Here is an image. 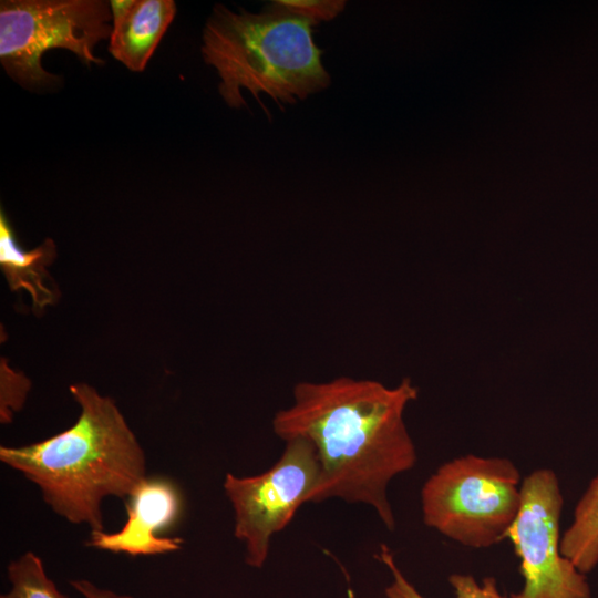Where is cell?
Returning <instances> with one entry per match:
<instances>
[{
    "instance_id": "obj_1",
    "label": "cell",
    "mask_w": 598,
    "mask_h": 598,
    "mask_svg": "<svg viewBox=\"0 0 598 598\" xmlns=\"http://www.w3.org/2000/svg\"><path fill=\"white\" fill-rule=\"evenodd\" d=\"M417 394L409 378L395 386L344 375L293 386L292 403L275 414L271 426L285 442L303 437L315 446L320 478L310 503L364 504L394 530L388 487L417 462L404 421Z\"/></svg>"
},
{
    "instance_id": "obj_2",
    "label": "cell",
    "mask_w": 598,
    "mask_h": 598,
    "mask_svg": "<svg viewBox=\"0 0 598 598\" xmlns=\"http://www.w3.org/2000/svg\"><path fill=\"white\" fill-rule=\"evenodd\" d=\"M70 392L81 409L72 426L29 445H2L0 461L35 484L55 514L104 530L103 499H127L147 477L146 457L111 398L86 383Z\"/></svg>"
},
{
    "instance_id": "obj_3",
    "label": "cell",
    "mask_w": 598,
    "mask_h": 598,
    "mask_svg": "<svg viewBox=\"0 0 598 598\" xmlns=\"http://www.w3.org/2000/svg\"><path fill=\"white\" fill-rule=\"evenodd\" d=\"M316 24L280 0L258 13L216 4L203 31L202 54L220 76L218 91L226 104L246 105L241 89L260 104L259 94H267L278 105L327 89L331 78L313 41Z\"/></svg>"
},
{
    "instance_id": "obj_4",
    "label": "cell",
    "mask_w": 598,
    "mask_h": 598,
    "mask_svg": "<svg viewBox=\"0 0 598 598\" xmlns=\"http://www.w3.org/2000/svg\"><path fill=\"white\" fill-rule=\"evenodd\" d=\"M522 482L506 457L450 460L421 488L423 523L464 547L489 548L507 539L520 508Z\"/></svg>"
},
{
    "instance_id": "obj_5",
    "label": "cell",
    "mask_w": 598,
    "mask_h": 598,
    "mask_svg": "<svg viewBox=\"0 0 598 598\" xmlns=\"http://www.w3.org/2000/svg\"><path fill=\"white\" fill-rule=\"evenodd\" d=\"M110 4L101 0H4L0 2V61L27 87L47 86L58 76L45 71L42 55L66 49L83 63L102 64L96 43L111 37Z\"/></svg>"
},
{
    "instance_id": "obj_6",
    "label": "cell",
    "mask_w": 598,
    "mask_h": 598,
    "mask_svg": "<svg viewBox=\"0 0 598 598\" xmlns=\"http://www.w3.org/2000/svg\"><path fill=\"white\" fill-rule=\"evenodd\" d=\"M319 478L317 451L303 437L286 441L281 456L260 474H226L223 487L234 512V535L245 547L248 566L264 567L272 537L310 503Z\"/></svg>"
},
{
    "instance_id": "obj_7",
    "label": "cell",
    "mask_w": 598,
    "mask_h": 598,
    "mask_svg": "<svg viewBox=\"0 0 598 598\" xmlns=\"http://www.w3.org/2000/svg\"><path fill=\"white\" fill-rule=\"evenodd\" d=\"M560 483L550 468H537L522 482V503L507 539L520 560L522 589L509 598H590L586 574L560 549Z\"/></svg>"
},
{
    "instance_id": "obj_8",
    "label": "cell",
    "mask_w": 598,
    "mask_h": 598,
    "mask_svg": "<svg viewBox=\"0 0 598 598\" xmlns=\"http://www.w3.org/2000/svg\"><path fill=\"white\" fill-rule=\"evenodd\" d=\"M183 508L178 487L165 477H146L127 498V518L114 533L91 532L87 546L130 556L166 554L181 549L179 537L157 533L174 525Z\"/></svg>"
},
{
    "instance_id": "obj_9",
    "label": "cell",
    "mask_w": 598,
    "mask_h": 598,
    "mask_svg": "<svg viewBox=\"0 0 598 598\" xmlns=\"http://www.w3.org/2000/svg\"><path fill=\"white\" fill-rule=\"evenodd\" d=\"M110 53L127 69L143 71L172 23L173 0H112Z\"/></svg>"
},
{
    "instance_id": "obj_10",
    "label": "cell",
    "mask_w": 598,
    "mask_h": 598,
    "mask_svg": "<svg viewBox=\"0 0 598 598\" xmlns=\"http://www.w3.org/2000/svg\"><path fill=\"white\" fill-rule=\"evenodd\" d=\"M56 256L54 241L47 238L32 250L19 246L16 233L3 209L0 210V266L13 291L24 290L31 298L33 307L43 309L56 299L53 290L47 287L49 278L47 266Z\"/></svg>"
},
{
    "instance_id": "obj_11",
    "label": "cell",
    "mask_w": 598,
    "mask_h": 598,
    "mask_svg": "<svg viewBox=\"0 0 598 598\" xmlns=\"http://www.w3.org/2000/svg\"><path fill=\"white\" fill-rule=\"evenodd\" d=\"M560 549L584 574L598 565V474L578 499L571 523L561 536Z\"/></svg>"
},
{
    "instance_id": "obj_12",
    "label": "cell",
    "mask_w": 598,
    "mask_h": 598,
    "mask_svg": "<svg viewBox=\"0 0 598 598\" xmlns=\"http://www.w3.org/2000/svg\"><path fill=\"white\" fill-rule=\"evenodd\" d=\"M378 557L392 575L385 588L386 598H424L402 574L389 546L382 544ZM448 581L456 598H508L499 591L494 577L477 582L472 575L452 574Z\"/></svg>"
},
{
    "instance_id": "obj_13",
    "label": "cell",
    "mask_w": 598,
    "mask_h": 598,
    "mask_svg": "<svg viewBox=\"0 0 598 598\" xmlns=\"http://www.w3.org/2000/svg\"><path fill=\"white\" fill-rule=\"evenodd\" d=\"M10 589L0 598H68L48 577L42 559L27 551L7 568Z\"/></svg>"
},
{
    "instance_id": "obj_14",
    "label": "cell",
    "mask_w": 598,
    "mask_h": 598,
    "mask_svg": "<svg viewBox=\"0 0 598 598\" xmlns=\"http://www.w3.org/2000/svg\"><path fill=\"white\" fill-rule=\"evenodd\" d=\"M288 8L307 16L315 22L330 21L334 19L346 7L341 0H280Z\"/></svg>"
},
{
    "instance_id": "obj_15",
    "label": "cell",
    "mask_w": 598,
    "mask_h": 598,
    "mask_svg": "<svg viewBox=\"0 0 598 598\" xmlns=\"http://www.w3.org/2000/svg\"><path fill=\"white\" fill-rule=\"evenodd\" d=\"M71 586L84 598H133L127 595H120L109 589H103L86 579L71 581Z\"/></svg>"
}]
</instances>
